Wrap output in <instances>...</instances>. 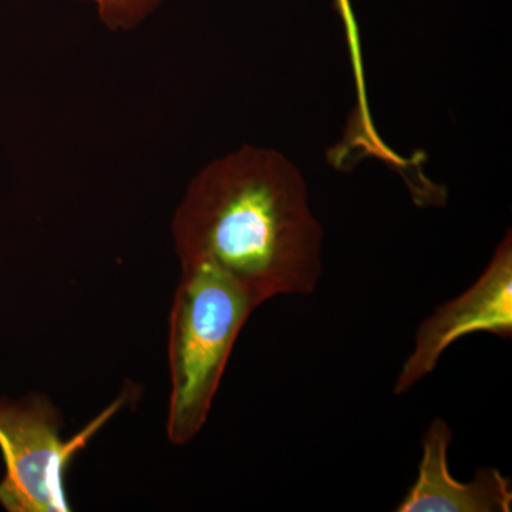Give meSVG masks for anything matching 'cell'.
Returning a JSON list of instances; mask_svg holds the SVG:
<instances>
[{
    "instance_id": "cell-6",
    "label": "cell",
    "mask_w": 512,
    "mask_h": 512,
    "mask_svg": "<svg viewBox=\"0 0 512 512\" xmlns=\"http://www.w3.org/2000/svg\"><path fill=\"white\" fill-rule=\"evenodd\" d=\"M94 2L101 22L107 29L130 30L140 25L148 15L160 6L163 0H83Z\"/></svg>"
},
{
    "instance_id": "cell-3",
    "label": "cell",
    "mask_w": 512,
    "mask_h": 512,
    "mask_svg": "<svg viewBox=\"0 0 512 512\" xmlns=\"http://www.w3.org/2000/svg\"><path fill=\"white\" fill-rule=\"evenodd\" d=\"M124 403L126 394L64 440L62 416L46 396L0 399V451L5 461L0 507L10 512L72 510L64 488L67 468Z\"/></svg>"
},
{
    "instance_id": "cell-5",
    "label": "cell",
    "mask_w": 512,
    "mask_h": 512,
    "mask_svg": "<svg viewBox=\"0 0 512 512\" xmlns=\"http://www.w3.org/2000/svg\"><path fill=\"white\" fill-rule=\"evenodd\" d=\"M453 429L436 417L421 440V460L416 483L407 491L396 512H510L512 485L498 468L481 467L468 483L450 473L448 450Z\"/></svg>"
},
{
    "instance_id": "cell-2",
    "label": "cell",
    "mask_w": 512,
    "mask_h": 512,
    "mask_svg": "<svg viewBox=\"0 0 512 512\" xmlns=\"http://www.w3.org/2000/svg\"><path fill=\"white\" fill-rule=\"evenodd\" d=\"M168 332L167 437L184 446L207 423L229 357L261 303L234 278L205 262L181 265Z\"/></svg>"
},
{
    "instance_id": "cell-4",
    "label": "cell",
    "mask_w": 512,
    "mask_h": 512,
    "mask_svg": "<svg viewBox=\"0 0 512 512\" xmlns=\"http://www.w3.org/2000/svg\"><path fill=\"white\" fill-rule=\"evenodd\" d=\"M512 336V237L508 231L476 282L420 323L414 346L394 384L396 396L409 393L431 375L444 352L473 333Z\"/></svg>"
},
{
    "instance_id": "cell-1",
    "label": "cell",
    "mask_w": 512,
    "mask_h": 512,
    "mask_svg": "<svg viewBox=\"0 0 512 512\" xmlns=\"http://www.w3.org/2000/svg\"><path fill=\"white\" fill-rule=\"evenodd\" d=\"M173 238L181 265L215 266L261 305L311 295L325 271L305 178L271 148L244 146L202 168L175 211Z\"/></svg>"
},
{
    "instance_id": "cell-7",
    "label": "cell",
    "mask_w": 512,
    "mask_h": 512,
    "mask_svg": "<svg viewBox=\"0 0 512 512\" xmlns=\"http://www.w3.org/2000/svg\"><path fill=\"white\" fill-rule=\"evenodd\" d=\"M336 8L343 23H345L346 33H348V40L350 46V55H352L353 72H355V79L357 90L365 89V79H363L362 57H360L359 45V32H357L355 15H353L352 5L350 0H336Z\"/></svg>"
}]
</instances>
